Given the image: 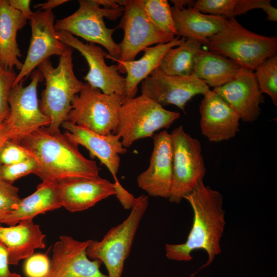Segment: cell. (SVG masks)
<instances>
[{
    "mask_svg": "<svg viewBox=\"0 0 277 277\" xmlns=\"http://www.w3.org/2000/svg\"><path fill=\"white\" fill-rule=\"evenodd\" d=\"M184 199L193 210L192 227L184 243L166 244V256L171 260L187 262L192 259L193 251L204 250L208 255L207 261L192 274L193 277L210 265L221 252L220 241L226 224L225 211L223 209L222 194L205 185L203 181Z\"/></svg>",
    "mask_w": 277,
    "mask_h": 277,
    "instance_id": "obj_1",
    "label": "cell"
},
{
    "mask_svg": "<svg viewBox=\"0 0 277 277\" xmlns=\"http://www.w3.org/2000/svg\"><path fill=\"white\" fill-rule=\"evenodd\" d=\"M21 144L36 160L34 174L42 181L57 183L71 178L99 176L96 162L84 157L78 145L61 131L43 127L24 137Z\"/></svg>",
    "mask_w": 277,
    "mask_h": 277,
    "instance_id": "obj_2",
    "label": "cell"
},
{
    "mask_svg": "<svg viewBox=\"0 0 277 277\" xmlns=\"http://www.w3.org/2000/svg\"><path fill=\"white\" fill-rule=\"evenodd\" d=\"M37 69L46 82L39 104L41 110L51 120L48 128L52 131H60V127L67 120L71 109L73 97L85 85L74 74L72 48L68 46L64 54L60 56L56 67L47 58L38 66Z\"/></svg>",
    "mask_w": 277,
    "mask_h": 277,
    "instance_id": "obj_3",
    "label": "cell"
},
{
    "mask_svg": "<svg viewBox=\"0 0 277 277\" xmlns=\"http://www.w3.org/2000/svg\"><path fill=\"white\" fill-rule=\"evenodd\" d=\"M209 51L222 55L254 71L267 58L276 54L277 38L252 32L235 18L228 19L224 28L204 44Z\"/></svg>",
    "mask_w": 277,
    "mask_h": 277,
    "instance_id": "obj_4",
    "label": "cell"
},
{
    "mask_svg": "<svg viewBox=\"0 0 277 277\" xmlns=\"http://www.w3.org/2000/svg\"><path fill=\"white\" fill-rule=\"evenodd\" d=\"M148 205V197L141 195L135 197L128 217L111 228L101 241L89 240L87 254L92 260L103 263L108 277H121L139 227Z\"/></svg>",
    "mask_w": 277,
    "mask_h": 277,
    "instance_id": "obj_5",
    "label": "cell"
},
{
    "mask_svg": "<svg viewBox=\"0 0 277 277\" xmlns=\"http://www.w3.org/2000/svg\"><path fill=\"white\" fill-rule=\"evenodd\" d=\"M180 116V113L165 109L144 95L125 97L114 134L127 148L138 140L151 137L156 131L169 128Z\"/></svg>",
    "mask_w": 277,
    "mask_h": 277,
    "instance_id": "obj_6",
    "label": "cell"
},
{
    "mask_svg": "<svg viewBox=\"0 0 277 277\" xmlns=\"http://www.w3.org/2000/svg\"><path fill=\"white\" fill-rule=\"evenodd\" d=\"M78 3L79 8L74 13L56 21V30L66 31L88 43L99 44L106 49L111 57L118 59L120 47L112 37L116 28H107L104 17L115 20L123 15L124 7L102 8L96 0H80Z\"/></svg>",
    "mask_w": 277,
    "mask_h": 277,
    "instance_id": "obj_7",
    "label": "cell"
},
{
    "mask_svg": "<svg viewBox=\"0 0 277 277\" xmlns=\"http://www.w3.org/2000/svg\"><path fill=\"white\" fill-rule=\"evenodd\" d=\"M125 96L107 94L87 83L71 101L67 120L97 133H114Z\"/></svg>",
    "mask_w": 277,
    "mask_h": 277,
    "instance_id": "obj_8",
    "label": "cell"
},
{
    "mask_svg": "<svg viewBox=\"0 0 277 277\" xmlns=\"http://www.w3.org/2000/svg\"><path fill=\"white\" fill-rule=\"evenodd\" d=\"M173 151V182L169 197L179 204L203 181L206 168L200 141L181 126L170 133Z\"/></svg>",
    "mask_w": 277,
    "mask_h": 277,
    "instance_id": "obj_9",
    "label": "cell"
},
{
    "mask_svg": "<svg viewBox=\"0 0 277 277\" xmlns=\"http://www.w3.org/2000/svg\"><path fill=\"white\" fill-rule=\"evenodd\" d=\"M43 80L37 69L32 72L28 86L25 87L22 81L12 87L8 99L9 114L4 122L8 140L21 144L28 135L50 124L49 117L41 110L37 95L38 84Z\"/></svg>",
    "mask_w": 277,
    "mask_h": 277,
    "instance_id": "obj_10",
    "label": "cell"
},
{
    "mask_svg": "<svg viewBox=\"0 0 277 277\" xmlns=\"http://www.w3.org/2000/svg\"><path fill=\"white\" fill-rule=\"evenodd\" d=\"M124 12L116 28L124 31V37L118 44L121 54L118 60H135L137 54L153 44L168 43L174 36L158 28L147 14L142 0H124Z\"/></svg>",
    "mask_w": 277,
    "mask_h": 277,
    "instance_id": "obj_11",
    "label": "cell"
},
{
    "mask_svg": "<svg viewBox=\"0 0 277 277\" xmlns=\"http://www.w3.org/2000/svg\"><path fill=\"white\" fill-rule=\"evenodd\" d=\"M210 90L202 80L193 75H169L158 67L142 82L141 92L162 106L172 105L185 112L187 103L196 95Z\"/></svg>",
    "mask_w": 277,
    "mask_h": 277,
    "instance_id": "obj_12",
    "label": "cell"
},
{
    "mask_svg": "<svg viewBox=\"0 0 277 277\" xmlns=\"http://www.w3.org/2000/svg\"><path fill=\"white\" fill-rule=\"evenodd\" d=\"M57 36L62 42L76 49L85 57L89 68L84 77L86 83L105 94L125 96V79L120 75L117 65H107L105 58L108 54L102 48L93 43H84L66 31H57Z\"/></svg>",
    "mask_w": 277,
    "mask_h": 277,
    "instance_id": "obj_13",
    "label": "cell"
},
{
    "mask_svg": "<svg viewBox=\"0 0 277 277\" xmlns=\"http://www.w3.org/2000/svg\"><path fill=\"white\" fill-rule=\"evenodd\" d=\"M31 37L23 67L17 75L13 86L24 81L44 61L51 56H62L68 46L57 36L54 27V15L52 10H37L30 19Z\"/></svg>",
    "mask_w": 277,
    "mask_h": 277,
    "instance_id": "obj_14",
    "label": "cell"
},
{
    "mask_svg": "<svg viewBox=\"0 0 277 277\" xmlns=\"http://www.w3.org/2000/svg\"><path fill=\"white\" fill-rule=\"evenodd\" d=\"M89 240H76L62 235L54 244L47 277H108L100 269L102 263L87 254Z\"/></svg>",
    "mask_w": 277,
    "mask_h": 277,
    "instance_id": "obj_15",
    "label": "cell"
},
{
    "mask_svg": "<svg viewBox=\"0 0 277 277\" xmlns=\"http://www.w3.org/2000/svg\"><path fill=\"white\" fill-rule=\"evenodd\" d=\"M153 149L148 168L137 177L138 186L148 195L169 198L173 182V151L170 133L163 130L153 136Z\"/></svg>",
    "mask_w": 277,
    "mask_h": 277,
    "instance_id": "obj_16",
    "label": "cell"
},
{
    "mask_svg": "<svg viewBox=\"0 0 277 277\" xmlns=\"http://www.w3.org/2000/svg\"><path fill=\"white\" fill-rule=\"evenodd\" d=\"M213 91L232 107L243 122H252L259 116L260 105L264 100L254 71L241 67L231 81Z\"/></svg>",
    "mask_w": 277,
    "mask_h": 277,
    "instance_id": "obj_17",
    "label": "cell"
},
{
    "mask_svg": "<svg viewBox=\"0 0 277 277\" xmlns=\"http://www.w3.org/2000/svg\"><path fill=\"white\" fill-rule=\"evenodd\" d=\"M200 128L202 134L211 142H220L234 137L239 131L240 116L219 94L209 90L200 106Z\"/></svg>",
    "mask_w": 277,
    "mask_h": 277,
    "instance_id": "obj_18",
    "label": "cell"
},
{
    "mask_svg": "<svg viewBox=\"0 0 277 277\" xmlns=\"http://www.w3.org/2000/svg\"><path fill=\"white\" fill-rule=\"evenodd\" d=\"M62 127L71 141L85 147L92 156L96 157L108 168L114 183L119 182L116 174L120 166V155L126 153L127 150L117 134H100L68 121L64 122Z\"/></svg>",
    "mask_w": 277,
    "mask_h": 277,
    "instance_id": "obj_19",
    "label": "cell"
},
{
    "mask_svg": "<svg viewBox=\"0 0 277 277\" xmlns=\"http://www.w3.org/2000/svg\"><path fill=\"white\" fill-rule=\"evenodd\" d=\"M57 183L62 207L71 212L87 210L116 194L114 183L100 176L67 179Z\"/></svg>",
    "mask_w": 277,
    "mask_h": 277,
    "instance_id": "obj_20",
    "label": "cell"
},
{
    "mask_svg": "<svg viewBox=\"0 0 277 277\" xmlns=\"http://www.w3.org/2000/svg\"><path fill=\"white\" fill-rule=\"evenodd\" d=\"M186 38L177 36L171 41L159 44L153 47H148L143 51L144 55L138 60L123 62L111 57L109 54L106 58L117 63L119 73H126L125 79V97L131 98L135 96L137 92V85L147 77L151 73L157 68L161 60L170 48L182 44Z\"/></svg>",
    "mask_w": 277,
    "mask_h": 277,
    "instance_id": "obj_21",
    "label": "cell"
},
{
    "mask_svg": "<svg viewBox=\"0 0 277 277\" xmlns=\"http://www.w3.org/2000/svg\"><path fill=\"white\" fill-rule=\"evenodd\" d=\"M45 236L32 220L8 227L0 226V242L8 251L9 265H17L32 255L36 249L44 248Z\"/></svg>",
    "mask_w": 277,
    "mask_h": 277,
    "instance_id": "obj_22",
    "label": "cell"
},
{
    "mask_svg": "<svg viewBox=\"0 0 277 277\" xmlns=\"http://www.w3.org/2000/svg\"><path fill=\"white\" fill-rule=\"evenodd\" d=\"M26 23L27 19L8 0H0V65L6 70L14 71L15 68L20 71L23 67L16 35Z\"/></svg>",
    "mask_w": 277,
    "mask_h": 277,
    "instance_id": "obj_23",
    "label": "cell"
},
{
    "mask_svg": "<svg viewBox=\"0 0 277 277\" xmlns=\"http://www.w3.org/2000/svg\"><path fill=\"white\" fill-rule=\"evenodd\" d=\"M177 36L199 40L204 45L208 38L220 32L227 18L203 13L191 6L182 9L171 7Z\"/></svg>",
    "mask_w": 277,
    "mask_h": 277,
    "instance_id": "obj_24",
    "label": "cell"
},
{
    "mask_svg": "<svg viewBox=\"0 0 277 277\" xmlns=\"http://www.w3.org/2000/svg\"><path fill=\"white\" fill-rule=\"evenodd\" d=\"M62 207L57 183L42 181L31 195L21 199L16 208L3 224L13 226L23 220H32L38 214Z\"/></svg>",
    "mask_w": 277,
    "mask_h": 277,
    "instance_id": "obj_25",
    "label": "cell"
},
{
    "mask_svg": "<svg viewBox=\"0 0 277 277\" xmlns=\"http://www.w3.org/2000/svg\"><path fill=\"white\" fill-rule=\"evenodd\" d=\"M240 68L222 55L201 49L195 57L191 75L214 88L231 81Z\"/></svg>",
    "mask_w": 277,
    "mask_h": 277,
    "instance_id": "obj_26",
    "label": "cell"
},
{
    "mask_svg": "<svg viewBox=\"0 0 277 277\" xmlns=\"http://www.w3.org/2000/svg\"><path fill=\"white\" fill-rule=\"evenodd\" d=\"M203 43L187 38L180 45L169 49L163 57L159 68L165 73L172 75H191L195 57Z\"/></svg>",
    "mask_w": 277,
    "mask_h": 277,
    "instance_id": "obj_27",
    "label": "cell"
},
{
    "mask_svg": "<svg viewBox=\"0 0 277 277\" xmlns=\"http://www.w3.org/2000/svg\"><path fill=\"white\" fill-rule=\"evenodd\" d=\"M145 10L152 23L164 33L174 36L177 31L171 7L167 0H142Z\"/></svg>",
    "mask_w": 277,
    "mask_h": 277,
    "instance_id": "obj_28",
    "label": "cell"
},
{
    "mask_svg": "<svg viewBox=\"0 0 277 277\" xmlns=\"http://www.w3.org/2000/svg\"><path fill=\"white\" fill-rule=\"evenodd\" d=\"M254 72L262 93L268 94L275 106L277 105V55L266 59Z\"/></svg>",
    "mask_w": 277,
    "mask_h": 277,
    "instance_id": "obj_29",
    "label": "cell"
},
{
    "mask_svg": "<svg viewBox=\"0 0 277 277\" xmlns=\"http://www.w3.org/2000/svg\"><path fill=\"white\" fill-rule=\"evenodd\" d=\"M238 0H198L192 7L199 11L209 15L234 18L233 12Z\"/></svg>",
    "mask_w": 277,
    "mask_h": 277,
    "instance_id": "obj_30",
    "label": "cell"
},
{
    "mask_svg": "<svg viewBox=\"0 0 277 277\" xmlns=\"http://www.w3.org/2000/svg\"><path fill=\"white\" fill-rule=\"evenodd\" d=\"M18 193V187L0 179V226L20 202Z\"/></svg>",
    "mask_w": 277,
    "mask_h": 277,
    "instance_id": "obj_31",
    "label": "cell"
},
{
    "mask_svg": "<svg viewBox=\"0 0 277 277\" xmlns=\"http://www.w3.org/2000/svg\"><path fill=\"white\" fill-rule=\"evenodd\" d=\"M33 158L21 144L5 141L0 148V165H11Z\"/></svg>",
    "mask_w": 277,
    "mask_h": 277,
    "instance_id": "obj_32",
    "label": "cell"
},
{
    "mask_svg": "<svg viewBox=\"0 0 277 277\" xmlns=\"http://www.w3.org/2000/svg\"><path fill=\"white\" fill-rule=\"evenodd\" d=\"M37 169L38 164L34 157L11 165H0V179L13 184L22 177L34 174Z\"/></svg>",
    "mask_w": 277,
    "mask_h": 277,
    "instance_id": "obj_33",
    "label": "cell"
},
{
    "mask_svg": "<svg viewBox=\"0 0 277 277\" xmlns=\"http://www.w3.org/2000/svg\"><path fill=\"white\" fill-rule=\"evenodd\" d=\"M16 76L14 71L6 70L0 65V125L9 116V96Z\"/></svg>",
    "mask_w": 277,
    "mask_h": 277,
    "instance_id": "obj_34",
    "label": "cell"
},
{
    "mask_svg": "<svg viewBox=\"0 0 277 277\" xmlns=\"http://www.w3.org/2000/svg\"><path fill=\"white\" fill-rule=\"evenodd\" d=\"M258 8L263 9L267 14V21H277V9L272 6L270 0H238L233 16L245 14L249 11Z\"/></svg>",
    "mask_w": 277,
    "mask_h": 277,
    "instance_id": "obj_35",
    "label": "cell"
},
{
    "mask_svg": "<svg viewBox=\"0 0 277 277\" xmlns=\"http://www.w3.org/2000/svg\"><path fill=\"white\" fill-rule=\"evenodd\" d=\"M23 269L27 277H47L50 270V261L46 254H33L26 259Z\"/></svg>",
    "mask_w": 277,
    "mask_h": 277,
    "instance_id": "obj_36",
    "label": "cell"
},
{
    "mask_svg": "<svg viewBox=\"0 0 277 277\" xmlns=\"http://www.w3.org/2000/svg\"><path fill=\"white\" fill-rule=\"evenodd\" d=\"M8 253L5 246L0 242V277H21L9 269Z\"/></svg>",
    "mask_w": 277,
    "mask_h": 277,
    "instance_id": "obj_37",
    "label": "cell"
},
{
    "mask_svg": "<svg viewBox=\"0 0 277 277\" xmlns=\"http://www.w3.org/2000/svg\"><path fill=\"white\" fill-rule=\"evenodd\" d=\"M114 184L116 190V197L125 209H131L135 197L127 191L120 182L114 183Z\"/></svg>",
    "mask_w": 277,
    "mask_h": 277,
    "instance_id": "obj_38",
    "label": "cell"
},
{
    "mask_svg": "<svg viewBox=\"0 0 277 277\" xmlns=\"http://www.w3.org/2000/svg\"><path fill=\"white\" fill-rule=\"evenodd\" d=\"M9 5L20 12L27 19H30L33 14L30 7V0H8Z\"/></svg>",
    "mask_w": 277,
    "mask_h": 277,
    "instance_id": "obj_39",
    "label": "cell"
},
{
    "mask_svg": "<svg viewBox=\"0 0 277 277\" xmlns=\"http://www.w3.org/2000/svg\"><path fill=\"white\" fill-rule=\"evenodd\" d=\"M68 2L67 0H49L37 4L34 8H39V10H52L53 8Z\"/></svg>",
    "mask_w": 277,
    "mask_h": 277,
    "instance_id": "obj_40",
    "label": "cell"
},
{
    "mask_svg": "<svg viewBox=\"0 0 277 277\" xmlns=\"http://www.w3.org/2000/svg\"><path fill=\"white\" fill-rule=\"evenodd\" d=\"M96 2L103 8H118L123 6V1L117 0H96Z\"/></svg>",
    "mask_w": 277,
    "mask_h": 277,
    "instance_id": "obj_41",
    "label": "cell"
},
{
    "mask_svg": "<svg viewBox=\"0 0 277 277\" xmlns=\"http://www.w3.org/2000/svg\"><path fill=\"white\" fill-rule=\"evenodd\" d=\"M171 2L173 4V7L177 9L185 8L187 6L192 7L194 3V1L190 0H172Z\"/></svg>",
    "mask_w": 277,
    "mask_h": 277,
    "instance_id": "obj_42",
    "label": "cell"
},
{
    "mask_svg": "<svg viewBox=\"0 0 277 277\" xmlns=\"http://www.w3.org/2000/svg\"><path fill=\"white\" fill-rule=\"evenodd\" d=\"M8 140L7 132L4 123L0 125V148L4 142Z\"/></svg>",
    "mask_w": 277,
    "mask_h": 277,
    "instance_id": "obj_43",
    "label": "cell"
}]
</instances>
